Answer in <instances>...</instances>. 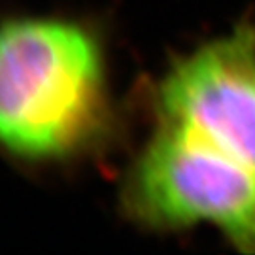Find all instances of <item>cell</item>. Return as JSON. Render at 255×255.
I'll return each mask as SVG.
<instances>
[{
    "mask_svg": "<svg viewBox=\"0 0 255 255\" xmlns=\"http://www.w3.org/2000/svg\"><path fill=\"white\" fill-rule=\"evenodd\" d=\"M128 210L157 229L212 225L255 254V166L161 121L127 183Z\"/></svg>",
    "mask_w": 255,
    "mask_h": 255,
    "instance_id": "2",
    "label": "cell"
},
{
    "mask_svg": "<svg viewBox=\"0 0 255 255\" xmlns=\"http://www.w3.org/2000/svg\"><path fill=\"white\" fill-rule=\"evenodd\" d=\"M104 119V66L89 32L55 19L0 27V146L59 159L89 146Z\"/></svg>",
    "mask_w": 255,
    "mask_h": 255,
    "instance_id": "1",
    "label": "cell"
},
{
    "mask_svg": "<svg viewBox=\"0 0 255 255\" xmlns=\"http://www.w3.org/2000/svg\"><path fill=\"white\" fill-rule=\"evenodd\" d=\"M157 104L163 123L255 166V27L240 25L174 63Z\"/></svg>",
    "mask_w": 255,
    "mask_h": 255,
    "instance_id": "3",
    "label": "cell"
}]
</instances>
